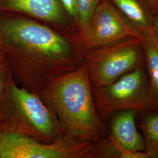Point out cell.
Here are the masks:
<instances>
[{
	"label": "cell",
	"instance_id": "obj_1",
	"mask_svg": "<svg viewBox=\"0 0 158 158\" xmlns=\"http://www.w3.org/2000/svg\"><path fill=\"white\" fill-rule=\"evenodd\" d=\"M0 47L18 82L39 96L52 80L84 62L77 46L64 35L23 18L0 19Z\"/></svg>",
	"mask_w": 158,
	"mask_h": 158
},
{
	"label": "cell",
	"instance_id": "obj_2",
	"mask_svg": "<svg viewBox=\"0 0 158 158\" xmlns=\"http://www.w3.org/2000/svg\"><path fill=\"white\" fill-rule=\"evenodd\" d=\"M55 114L68 137L79 142H95L106 135L96 109L87 64L52 80L40 95Z\"/></svg>",
	"mask_w": 158,
	"mask_h": 158
},
{
	"label": "cell",
	"instance_id": "obj_3",
	"mask_svg": "<svg viewBox=\"0 0 158 158\" xmlns=\"http://www.w3.org/2000/svg\"><path fill=\"white\" fill-rule=\"evenodd\" d=\"M0 130L46 143L68 137L55 114L40 96L17 85L11 72L0 97Z\"/></svg>",
	"mask_w": 158,
	"mask_h": 158
},
{
	"label": "cell",
	"instance_id": "obj_4",
	"mask_svg": "<svg viewBox=\"0 0 158 158\" xmlns=\"http://www.w3.org/2000/svg\"><path fill=\"white\" fill-rule=\"evenodd\" d=\"M97 113L103 122L115 113L155 111L148 76L143 64L110 85L93 88Z\"/></svg>",
	"mask_w": 158,
	"mask_h": 158
},
{
	"label": "cell",
	"instance_id": "obj_5",
	"mask_svg": "<svg viewBox=\"0 0 158 158\" xmlns=\"http://www.w3.org/2000/svg\"><path fill=\"white\" fill-rule=\"evenodd\" d=\"M93 88L113 83L143 64L141 38H131L87 52L83 55Z\"/></svg>",
	"mask_w": 158,
	"mask_h": 158
},
{
	"label": "cell",
	"instance_id": "obj_6",
	"mask_svg": "<svg viewBox=\"0 0 158 158\" xmlns=\"http://www.w3.org/2000/svg\"><path fill=\"white\" fill-rule=\"evenodd\" d=\"M131 38H141L139 30L108 0H100L90 20L79 32L76 43L85 53Z\"/></svg>",
	"mask_w": 158,
	"mask_h": 158
},
{
	"label": "cell",
	"instance_id": "obj_7",
	"mask_svg": "<svg viewBox=\"0 0 158 158\" xmlns=\"http://www.w3.org/2000/svg\"><path fill=\"white\" fill-rule=\"evenodd\" d=\"M94 142H79L66 137L46 143L0 130V158H88Z\"/></svg>",
	"mask_w": 158,
	"mask_h": 158
},
{
	"label": "cell",
	"instance_id": "obj_8",
	"mask_svg": "<svg viewBox=\"0 0 158 158\" xmlns=\"http://www.w3.org/2000/svg\"><path fill=\"white\" fill-rule=\"evenodd\" d=\"M0 9L21 12L57 25L66 23L60 0H0Z\"/></svg>",
	"mask_w": 158,
	"mask_h": 158
},
{
	"label": "cell",
	"instance_id": "obj_9",
	"mask_svg": "<svg viewBox=\"0 0 158 158\" xmlns=\"http://www.w3.org/2000/svg\"><path fill=\"white\" fill-rule=\"evenodd\" d=\"M136 111L131 110L120 111L114 115L108 133L122 147L131 152L145 151L143 137L136 125Z\"/></svg>",
	"mask_w": 158,
	"mask_h": 158
},
{
	"label": "cell",
	"instance_id": "obj_10",
	"mask_svg": "<svg viewBox=\"0 0 158 158\" xmlns=\"http://www.w3.org/2000/svg\"><path fill=\"white\" fill-rule=\"evenodd\" d=\"M139 31L154 108L158 111V39L153 25Z\"/></svg>",
	"mask_w": 158,
	"mask_h": 158
},
{
	"label": "cell",
	"instance_id": "obj_11",
	"mask_svg": "<svg viewBox=\"0 0 158 158\" xmlns=\"http://www.w3.org/2000/svg\"><path fill=\"white\" fill-rule=\"evenodd\" d=\"M108 136L93 143L88 158H150L143 152H131L115 141L107 132Z\"/></svg>",
	"mask_w": 158,
	"mask_h": 158
},
{
	"label": "cell",
	"instance_id": "obj_12",
	"mask_svg": "<svg viewBox=\"0 0 158 158\" xmlns=\"http://www.w3.org/2000/svg\"><path fill=\"white\" fill-rule=\"evenodd\" d=\"M119 11L136 28H146L152 25L153 17L139 0H112Z\"/></svg>",
	"mask_w": 158,
	"mask_h": 158
},
{
	"label": "cell",
	"instance_id": "obj_13",
	"mask_svg": "<svg viewBox=\"0 0 158 158\" xmlns=\"http://www.w3.org/2000/svg\"><path fill=\"white\" fill-rule=\"evenodd\" d=\"M141 128L146 152L150 158H158V113H147L142 119Z\"/></svg>",
	"mask_w": 158,
	"mask_h": 158
},
{
	"label": "cell",
	"instance_id": "obj_14",
	"mask_svg": "<svg viewBox=\"0 0 158 158\" xmlns=\"http://www.w3.org/2000/svg\"><path fill=\"white\" fill-rule=\"evenodd\" d=\"M100 0H76L78 8V26L81 32L90 20Z\"/></svg>",
	"mask_w": 158,
	"mask_h": 158
},
{
	"label": "cell",
	"instance_id": "obj_15",
	"mask_svg": "<svg viewBox=\"0 0 158 158\" xmlns=\"http://www.w3.org/2000/svg\"><path fill=\"white\" fill-rule=\"evenodd\" d=\"M60 1L68 14L77 21L78 8L76 0H60Z\"/></svg>",
	"mask_w": 158,
	"mask_h": 158
},
{
	"label": "cell",
	"instance_id": "obj_16",
	"mask_svg": "<svg viewBox=\"0 0 158 158\" xmlns=\"http://www.w3.org/2000/svg\"><path fill=\"white\" fill-rule=\"evenodd\" d=\"M10 70L4 61H0V97L6 87Z\"/></svg>",
	"mask_w": 158,
	"mask_h": 158
},
{
	"label": "cell",
	"instance_id": "obj_17",
	"mask_svg": "<svg viewBox=\"0 0 158 158\" xmlns=\"http://www.w3.org/2000/svg\"><path fill=\"white\" fill-rule=\"evenodd\" d=\"M152 25L155 35L158 39V14L154 15L153 19Z\"/></svg>",
	"mask_w": 158,
	"mask_h": 158
},
{
	"label": "cell",
	"instance_id": "obj_18",
	"mask_svg": "<svg viewBox=\"0 0 158 158\" xmlns=\"http://www.w3.org/2000/svg\"><path fill=\"white\" fill-rule=\"evenodd\" d=\"M148 3L150 4V5L153 8H158V0H145Z\"/></svg>",
	"mask_w": 158,
	"mask_h": 158
},
{
	"label": "cell",
	"instance_id": "obj_19",
	"mask_svg": "<svg viewBox=\"0 0 158 158\" xmlns=\"http://www.w3.org/2000/svg\"><path fill=\"white\" fill-rule=\"evenodd\" d=\"M2 60H3V61H4L3 58H2V57L1 55V53H0V61H2Z\"/></svg>",
	"mask_w": 158,
	"mask_h": 158
},
{
	"label": "cell",
	"instance_id": "obj_20",
	"mask_svg": "<svg viewBox=\"0 0 158 158\" xmlns=\"http://www.w3.org/2000/svg\"></svg>",
	"mask_w": 158,
	"mask_h": 158
}]
</instances>
